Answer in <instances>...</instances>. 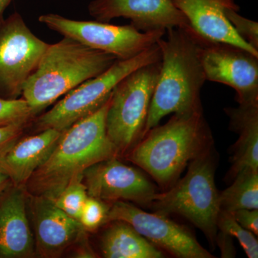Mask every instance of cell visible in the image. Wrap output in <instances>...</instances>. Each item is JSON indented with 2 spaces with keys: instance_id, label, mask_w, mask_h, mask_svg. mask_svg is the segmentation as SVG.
Here are the masks:
<instances>
[{
  "instance_id": "obj_18",
  "label": "cell",
  "mask_w": 258,
  "mask_h": 258,
  "mask_svg": "<svg viewBox=\"0 0 258 258\" xmlns=\"http://www.w3.org/2000/svg\"><path fill=\"white\" fill-rule=\"evenodd\" d=\"M230 128L239 137L232 149L229 177L233 179L240 171H258V102L227 108Z\"/></svg>"
},
{
  "instance_id": "obj_29",
  "label": "cell",
  "mask_w": 258,
  "mask_h": 258,
  "mask_svg": "<svg viewBox=\"0 0 258 258\" xmlns=\"http://www.w3.org/2000/svg\"><path fill=\"white\" fill-rule=\"evenodd\" d=\"M12 184L10 178L0 170V198Z\"/></svg>"
},
{
  "instance_id": "obj_2",
  "label": "cell",
  "mask_w": 258,
  "mask_h": 258,
  "mask_svg": "<svg viewBox=\"0 0 258 258\" xmlns=\"http://www.w3.org/2000/svg\"><path fill=\"white\" fill-rule=\"evenodd\" d=\"M212 144L211 132L201 109L174 114L165 124L148 131L126 158L167 189L190 162L211 151Z\"/></svg>"
},
{
  "instance_id": "obj_15",
  "label": "cell",
  "mask_w": 258,
  "mask_h": 258,
  "mask_svg": "<svg viewBox=\"0 0 258 258\" xmlns=\"http://www.w3.org/2000/svg\"><path fill=\"white\" fill-rule=\"evenodd\" d=\"M35 255L27 194L24 188L12 184L0 198V258H30Z\"/></svg>"
},
{
  "instance_id": "obj_26",
  "label": "cell",
  "mask_w": 258,
  "mask_h": 258,
  "mask_svg": "<svg viewBox=\"0 0 258 258\" xmlns=\"http://www.w3.org/2000/svg\"><path fill=\"white\" fill-rule=\"evenodd\" d=\"M25 128L21 125L0 127V158L21 137Z\"/></svg>"
},
{
  "instance_id": "obj_14",
  "label": "cell",
  "mask_w": 258,
  "mask_h": 258,
  "mask_svg": "<svg viewBox=\"0 0 258 258\" xmlns=\"http://www.w3.org/2000/svg\"><path fill=\"white\" fill-rule=\"evenodd\" d=\"M88 11L103 23L114 18L128 19L131 25L140 31L191 29L187 19L171 0H93Z\"/></svg>"
},
{
  "instance_id": "obj_9",
  "label": "cell",
  "mask_w": 258,
  "mask_h": 258,
  "mask_svg": "<svg viewBox=\"0 0 258 258\" xmlns=\"http://www.w3.org/2000/svg\"><path fill=\"white\" fill-rule=\"evenodd\" d=\"M50 44L32 33L18 13L0 23V97L16 99Z\"/></svg>"
},
{
  "instance_id": "obj_24",
  "label": "cell",
  "mask_w": 258,
  "mask_h": 258,
  "mask_svg": "<svg viewBox=\"0 0 258 258\" xmlns=\"http://www.w3.org/2000/svg\"><path fill=\"white\" fill-rule=\"evenodd\" d=\"M109 208L104 202L88 197L79 218L83 229L86 232H94L106 224Z\"/></svg>"
},
{
  "instance_id": "obj_23",
  "label": "cell",
  "mask_w": 258,
  "mask_h": 258,
  "mask_svg": "<svg viewBox=\"0 0 258 258\" xmlns=\"http://www.w3.org/2000/svg\"><path fill=\"white\" fill-rule=\"evenodd\" d=\"M35 115L24 98L7 99L0 97V127L25 126Z\"/></svg>"
},
{
  "instance_id": "obj_22",
  "label": "cell",
  "mask_w": 258,
  "mask_h": 258,
  "mask_svg": "<svg viewBox=\"0 0 258 258\" xmlns=\"http://www.w3.org/2000/svg\"><path fill=\"white\" fill-rule=\"evenodd\" d=\"M217 229L230 237H235L249 258L258 257V242L255 235L242 227L230 212L221 210L217 220Z\"/></svg>"
},
{
  "instance_id": "obj_11",
  "label": "cell",
  "mask_w": 258,
  "mask_h": 258,
  "mask_svg": "<svg viewBox=\"0 0 258 258\" xmlns=\"http://www.w3.org/2000/svg\"><path fill=\"white\" fill-rule=\"evenodd\" d=\"M123 221L129 224L151 243L179 258H213L191 231L168 218L166 215L141 210L125 201L112 203L107 223Z\"/></svg>"
},
{
  "instance_id": "obj_21",
  "label": "cell",
  "mask_w": 258,
  "mask_h": 258,
  "mask_svg": "<svg viewBox=\"0 0 258 258\" xmlns=\"http://www.w3.org/2000/svg\"><path fill=\"white\" fill-rule=\"evenodd\" d=\"M88 198L83 176L74 178L52 201L57 208L79 222L80 216Z\"/></svg>"
},
{
  "instance_id": "obj_16",
  "label": "cell",
  "mask_w": 258,
  "mask_h": 258,
  "mask_svg": "<svg viewBox=\"0 0 258 258\" xmlns=\"http://www.w3.org/2000/svg\"><path fill=\"white\" fill-rule=\"evenodd\" d=\"M171 1L187 19L191 30L200 37L212 41L232 44L258 56V50L236 33L226 17L228 10H240L235 0Z\"/></svg>"
},
{
  "instance_id": "obj_17",
  "label": "cell",
  "mask_w": 258,
  "mask_h": 258,
  "mask_svg": "<svg viewBox=\"0 0 258 258\" xmlns=\"http://www.w3.org/2000/svg\"><path fill=\"white\" fill-rule=\"evenodd\" d=\"M62 132L49 128L21 138L0 158V170L12 184L24 188L37 168L46 161Z\"/></svg>"
},
{
  "instance_id": "obj_27",
  "label": "cell",
  "mask_w": 258,
  "mask_h": 258,
  "mask_svg": "<svg viewBox=\"0 0 258 258\" xmlns=\"http://www.w3.org/2000/svg\"><path fill=\"white\" fill-rule=\"evenodd\" d=\"M231 213L242 227L257 236L258 209H242Z\"/></svg>"
},
{
  "instance_id": "obj_8",
  "label": "cell",
  "mask_w": 258,
  "mask_h": 258,
  "mask_svg": "<svg viewBox=\"0 0 258 258\" xmlns=\"http://www.w3.org/2000/svg\"><path fill=\"white\" fill-rule=\"evenodd\" d=\"M47 28L94 50L128 60L157 44L166 30L143 32L133 25H114L99 21H79L56 14L41 15Z\"/></svg>"
},
{
  "instance_id": "obj_4",
  "label": "cell",
  "mask_w": 258,
  "mask_h": 258,
  "mask_svg": "<svg viewBox=\"0 0 258 258\" xmlns=\"http://www.w3.org/2000/svg\"><path fill=\"white\" fill-rule=\"evenodd\" d=\"M114 56L64 37L49 45L24 84L22 96L36 115L60 97L111 67Z\"/></svg>"
},
{
  "instance_id": "obj_13",
  "label": "cell",
  "mask_w": 258,
  "mask_h": 258,
  "mask_svg": "<svg viewBox=\"0 0 258 258\" xmlns=\"http://www.w3.org/2000/svg\"><path fill=\"white\" fill-rule=\"evenodd\" d=\"M27 203L33 226L35 250L40 257H60L86 236L81 224L57 208L50 199L27 194Z\"/></svg>"
},
{
  "instance_id": "obj_25",
  "label": "cell",
  "mask_w": 258,
  "mask_h": 258,
  "mask_svg": "<svg viewBox=\"0 0 258 258\" xmlns=\"http://www.w3.org/2000/svg\"><path fill=\"white\" fill-rule=\"evenodd\" d=\"M240 10L230 9L226 13V17L230 22L236 33L258 50V23L239 14Z\"/></svg>"
},
{
  "instance_id": "obj_30",
  "label": "cell",
  "mask_w": 258,
  "mask_h": 258,
  "mask_svg": "<svg viewBox=\"0 0 258 258\" xmlns=\"http://www.w3.org/2000/svg\"><path fill=\"white\" fill-rule=\"evenodd\" d=\"M11 0H0V23L3 21V14Z\"/></svg>"
},
{
  "instance_id": "obj_10",
  "label": "cell",
  "mask_w": 258,
  "mask_h": 258,
  "mask_svg": "<svg viewBox=\"0 0 258 258\" xmlns=\"http://www.w3.org/2000/svg\"><path fill=\"white\" fill-rule=\"evenodd\" d=\"M193 33L206 81L233 88L239 104L257 103L258 56L232 44L212 41Z\"/></svg>"
},
{
  "instance_id": "obj_7",
  "label": "cell",
  "mask_w": 258,
  "mask_h": 258,
  "mask_svg": "<svg viewBox=\"0 0 258 258\" xmlns=\"http://www.w3.org/2000/svg\"><path fill=\"white\" fill-rule=\"evenodd\" d=\"M161 60L157 44L128 60H116L106 71L81 83L35 121L37 132L52 128L63 132L92 114L111 97L115 86L135 70Z\"/></svg>"
},
{
  "instance_id": "obj_20",
  "label": "cell",
  "mask_w": 258,
  "mask_h": 258,
  "mask_svg": "<svg viewBox=\"0 0 258 258\" xmlns=\"http://www.w3.org/2000/svg\"><path fill=\"white\" fill-rule=\"evenodd\" d=\"M233 180L231 186L220 193L221 210L232 212L258 209V171H240Z\"/></svg>"
},
{
  "instance_id": "obj_6",
  "label": "cell",
  "mask_w": 258,
  "mask_h": 258,
  "mask_svg": "<svg viewBox=\"0 0 258 258\" xmlns=\"http://www.w3.org/2000/svg\"><path fill=\"white\" fill-rule=\"evenodd\" d=\"M161 60L128 74L113 89L107 111V136L118 156L126 154L145 133Z\"/></svg>"
},
{
  "instance_id": "obj_12",
  "label": "cell",
  "mask_w": 258,
  "mask_h": 258,
  "mask_svg": "<svg viewBox=\"0 0 258 258\" xmlns=\"http://www.w3.org/2000/svg\"><path fill=\"white\" fill-rule=\"evenodd\" d=\"M88 197L104 203L132 202L149 207L157 187L143 173L113 157L90 166L83 174Z\"/></svg>"
},
{
  "instance_id": "obj_19",
  "label": "cell",
  "mask_w": 258,
  "mask_h": 258,
  "mask_svg": "<svg viewBox=\"0 0 258 258\" xmlns=\"http://www.w3.org/2000/svg\"><path fill=\"white\" fill-rule=\"evenodd\" d=\"M101 236V250L106 258H161L157 246L141 235L129 224L112 221Z\"/></svg>"
},
{
  "instance_id": "obj_3",
  "label": "cell",
  "mask_w": 258,
  "mask_h": 258,
  "mask_svg": "<svg viewBox=\"0 0 258 258\" xmlns=\"http://www.w3.org/2000/svg\"><path fill=\"white\" fill-rule=\"evenodd\" d=\"M166 34V38L161 37L157 42L161 69L144 135L167 115L203 109L200 92L206 79L192 30L169 28Z\"/></svg>"
},
{
  "instance_id": "obj_28",
  "label": "cell",
  "mask_w": 258,
  "mask_h": 258,
  "mask_svg": "<svg viewBox=\"0 0 258 258\" xmlns=\"http://www.w3.org/2000/svg\"><path fill=\"white\" fill-rule=\"evenodd\" d=\"M232 237L224 232L217 234L216 242L220 247L222 257H235V249L232 243Z\"/></svg>"
},
{
  "instance_id": "obj_5",
  "label": "cell",
  "mask_w": 258,
  "mask_h": 258,
  "mask_svg": "<svg viewBox=\"0 0 258 258\" xmlns=\"http://www.w3.org/2000/svg\"><path fill=\"white\" fill-rule=\"evenodd\" d=\"M211 152L190 162L186 175L168 191L156 194L149 207L161 215L174 214L184 217L202 230L209 242L214 244L221 209Z\"/></svg>"
},
{
  "instance_id": "obj_1",
  "label": "cell",
  "mask_w": 258,
  "mask_h": 258,
  "mask_svg": "<svg viewBox=\"0 0 258 258\" xmlns=\"http://www.w3.org/2000/svg\"><path fill=\"white\" fill-rule=\"evenodd\" d=\"M110 100L111 97L99 109L62 132L50 155L30 176L25 192L53 200L90 166L119 157L106 133Z\"/></svg>"
}]
</instances>
